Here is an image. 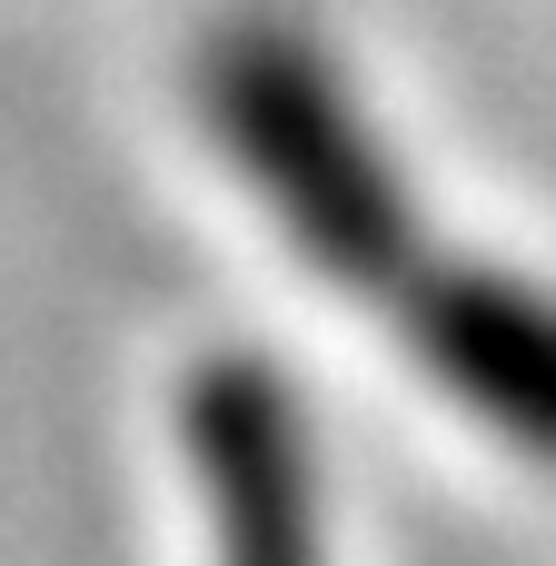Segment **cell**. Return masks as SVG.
Listing matches in <instances>:
<instances>
[{
	"label": "cell",
	"instance_id": "1",
	"mask_svg": "<svg viewBox=\"0 0 556 566\" xmlns=\"http://www.w3.org/2000/svg\"><path fill=\"white\" fill-rule=\"evenodd\" d=\"M199 109L239 169V189L279 219V239L338 279V289H408L418 259V209L398 189V159L378 149L368 109L328 70V50L298 20H229L199 50Z\"/></svg>",
	"mask_w": 556,
	"mask_h": 566
},
{
	"label": "cell",
	"instance_id": "3",
	"mask_svg": "<svg viewBox=\"0 0 556 566\" xmlns=\"http://www.w3.org/2000/svg\"><path fill=\"white\" fill-rule=\"evenodd\" d=\"M408 358L517 458L556 468V289L438 259L408 279Z\"/></svg>",
	"mask_w": 556,
	"mask_h": 566
},
{
	"label": "cell",
	"instance_id": "2",
	"mask_svg": "<svg viewBox=\"0 0 556 566\" xmlns=\"http://www.w3.org/2000/svg\"><path fill=\"white\" fill-rule=\"evenodd\" d=\"M179 458L199 478L209 557L219 566H328L318 527V458L298 398L259 358H209L179 388Z\"/></svg>",
	"mask_w": 556,
	"mask_h": 566
}]
</instances>
